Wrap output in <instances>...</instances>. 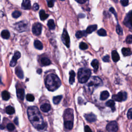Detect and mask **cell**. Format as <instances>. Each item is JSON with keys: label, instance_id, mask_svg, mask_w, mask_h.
Here are the masks:
<instances>
[{"label": "cell", "instance_id": "obj_25", "mask_svg": "<svg viewBox=\"0 0 132 132\" xmlns=\"http://www.w3.org/2000/svg\"><path fill=\"white\" fill-rule=\"evenodd\" d=\"M41 63L42 65L44 66L50 65L51 63L50 59L46 57H43L42 58H41Z\"/></svg>", "mask_w": 132, "mask_h": 132}, {"label": "cell", "instance_id": "obj_33", "mask_svg": "<svg viewBox=\"0 0 132 132\" xmlns=\"http://www.w3.org/2000/svg\"><path fill=\"white\" fill-rule=\"evenodd\" d=\"M48 26L49 28V29L51 30H53L55 29V23H54V20L52 19L49 20V21L48 22Z\"/></svg>", "mask_w": 132, "mask_h": 132}, {"label": "cell", "instance_id": "obj_50", "mask_svg": "<svg viewBox=\"0 0 132 132\" xmlns=\"http://www.w3.org/2000/svg\"><path fill=\"white\" fill-rule=\"evenodd\" d=\"M14 122L15 123V124L18 125V118H15V119L14 120Z\"/></svg>", "mask_w": 132, "mask_h": 132}, {"label": "cell", "instance_id": "obj_48", "mask_svg": "<svg viewBox=\"0 0 132 132\" xmlns=\"http://www.w3.org/2000/svg\"><path fill=\"white\" fill-rule=\"evenodd\" d=\"M84 130H85V132H92V131L91 130V129H90V128H89V126H88V125L85 126Z\"/></svg>", "mask_w": 132, "mask_h": 132}, {"label": "cell", "instance_id": "obj_32", "mask_svg": "<svg viewBox=\"0 0 132 132\" xmlns=\"http://www.w3.org/2000/svg\"><path fill=\"white\" fill-rule=\"evenodd\" d=\"M2 97L4 100L7 101L10 99V94L8 91H4L2 93Z\"/></svg>", "mask_w": 132, "mask_h": 132}, {"label": "cell", "instance_id": "obj_36", "mask_svg": "<svg viewBox=\"0 0 132 132\" xmlns=\"http://www.w3.org/2000/svg\"><path fill=\"white\" fill-rule=\"evenodd\" d=\"M21 15V12L18 11V10H15V11L13 12L12 14V16L14 18H19V17H20Z\"/></svg>", "mask_w": 132, "mask_h": 132}, {"label": "cell", "instance_id": "obj_29", "mask_svg": "<svg viewBox=\"0 0 132 132\" xmlns=\"http://www.w3.org/2000/svg\"><path fill=\"white\" fill-rule=\"evenodd\" d=\"M34 46L35 47L38 49V50H42L43 49V45L39 40H35L34 42Z\"/></svg>", "mask_w": 132, "mask_h": 132}, {"label": "cell", "instance_id": "obj_14", "mask_svg": "<svg viewBox=\"0 0 132 132\" xmlns=\"http://www.w3.org/2000/svg\"><path fill=\"white\" fill-rule=\"evenodd\" d=\"M22 8L25 10L30 9L31 8V4L30 0H23L22 3Z\"/></svg>", "mask_w": 132, "mask_h": 132}, {"label": "cell", "instance_id": "obj_37", "mask_svg": "<svg viewBox=\"0 0 132 132\" xmlns=\"http://www.w3.org/2000/svg\"><path fill=\"white\" fill-rule=\"evenodd\" d=\"M116 32H117L118 35H123V30L122 29V28H121V27L119 24H118L117 25V26H116Z\"/></svg>", "mask_w": 132, "mask_h": 132}, {"label": "cell", "instance_id": "obj_54", "mask_svg": "<svg viewBox=\"0 0 132 132\" xmlns=\"http://www.w3.org/2000/svg\"><path fill=\"white\" fill-rule=\"evenodd\" d=\"M60 1H64V0H60Z\"/></svg>", "mask_w": 132, "mask_h": 132}, {"label": "cell", "instance_id": "obj_42", "mask_svg": "<svg viewBox=\"0 0 132 132\" xmlns=\"http://www.w3.org/2000/svg\"><path fill=\"white\" fill-rule=\"evenodd\" d=\"M126 42L128 44H131L132 42V36L131 35H128L126 39Z\"/></svg>", "mask_w": 132, "mask_h": 132}, {"label": "cell", "instance_id": "obj_22", "mask_svg": "<svg viewBox=\"0 0 132 132\" xmlns=\"http://www.w3.org/2000/svg\"><path fill=\"white\" fill-rule=\"evenodd\" d=\"M70 78H69V83L71 85L73 84L75 82V73L74 71L71 70L70 72Z\"/></svg>", "mask_w": 132, "mask_h": 132}, {"label": "cell", "instance_id": "obj_9", "mask_svg": "<svg viewBox=\"0 0 132 132\" xmlns=\"http://www.w3.org/2000/svg\"><path fill=\"white\" fill-rule=\"evenodd\" d=\"M61 39L63 43L64 44V45L67 46L68 48H69L70 40V38L68 34L65 29L63 31V34H62L61 36Z\"/></svg>", "mask_w": 132, "mask_h": 132}, {"label": "cell", "instance_id": "obj_39", "mask_svg": "<svg viewBox=\"0 0 132 132\" xmlns=\"http://www.w3.org/2000/svg\"><path fill=\"white\" fill-rule=\"evenodd\" d=\"M7 128L9 131H13L15 130V126L12 123H9L7 125Z\"/></svg>", "mask_w": 132, "mask_h": 132}, {"label": "cell", "instance_id": "obj_2", "mask_svg": "<svg viewBox=\"0 0 132 132\" xmlns=\"http://www.w3.org/2000/svg\"><path fill=\"white\" fill-rule=\"evenodd\" d=\"M45 84L46 88L50 91H53L60 86L61 81L56 75L51 74L46 77Z\"/></svg>", "mask_w": 132, "mask_h": 132}, {"label": "cell", "instance_id": "obj_21", "mask_svg": "<svg viewBox=\"0 0 132 132\" xmlns=\"http://www.w3.org/2000/svg\"><path fill=\"white\" fill-rule=\"evenodd\" d=\"M39 16H40V20L42 21H44L48 18L49 15L46 14L44 10H41L39 12Z\"/></svg>", "mask_w": 132, "mask_h": 132}, {"label": "cell", "instance_id": "obj_12", "mask_svg": "<svg viewBox=\"0 0 132 132\" xmlns=\"http://www.w3.org/2000/svg\"><path fill=\"white\" fill-rule=\"evenodd\" d=\"M131 11H130L127 15H126L123 21V23L125 24L126 26L128 27L130 30L132 29V25L131 22Z\"/></svg>", "mask_w": 132, "mask_h": 132}, {"label": "cell", "instance_id": "obj_41", "mask_svg": "<svg viewBox=\"0 0 132 132\" xmlns=\"http://www.w3.org/2000/svg\"><path fill=\"white\" fill-rule=\"evenodd\" d=\"M46 1H47L48 5L49 7H53L55 0H46Z\"/></svg>", "mask_w": 132, "mask_h": 132}, {"label": "cell", "instance_id": "obj_7", "mask_svg": "<svg viewBox=\"0 0 132 132\" xmlns=\"http://www.w3.org/2000/svg\"><path fill=\"white\" fill-rule=\"evenodd\" d=\"M106 130L109 132H117L118 130V123L116 121H112L107 124Z\"/></svg>", "mask_w": 132, "mask_h": 132}, {"label": "cell", "instance_id": "obj_10", "mask_svg": "<svg viewBox=\"0 0 132 132\" xmlns=\"http://www.w3.org/2000/svg\"><path fill=\"white\" fill-rule=\"evenodd\" d=\"M64 121H72L73 120V110L71 109H67L64 114Z\"/></svg>", "mask_w": 132, "mask_h": 132}, {"label": "cell", "instance_id": "obj_3", "mask_svg": "<svg viewBox=\"0 0 132 132\" xmlns=\"http://www.w3.org/2000/svg\"><path fill=\"white\" fill-rule=\"evenodd\" d=\"M102 85V81L101 79L97 76H92L87 82V84L85 86V90L91 94L95 88L101 86Z\"/></svg>", "mask_w": 132, "mask_h": 132}, {"label": "cell", "instance_id": "obj_44", "mask_svg": "<svg viewBox=\"0 0 132 132\" xmlns=\"http://www.w3.org/2000/svg\"><path fill=\"white\" fill-rule=\"evenodd\" d=\"M132 108H130V109L128 110V119H131L132 118Z\"/></svg>", "mask_w": 132, "mask_h": 132}, {"label": "cell", "instance_id": "obj_27", "mask_svg": "<svg viewBox=\"0 0 132 132\" xmlns=\"http://www.w3.org/2000/svg\"><path fill=\"white\" fill-rule=\"evenodd\" d=\"M1 36L2 37L5 39H7L10 37V33L8 30H3L1 32Z\"/></svg>", "mask_w": 132, "mask_h": 132}, {"label": "cell", "instance_id": "obj_5", "mask_svg": "<svg viewBox=\"0 0 132 132\" xmlns=\"http://www.w3.org/2000/svg\"><path fill=\"white\" fill-rule=\"evenodd\" d=\"M15 28L19 32H26L29 29V25L27 22L25 21H22L19 22L15 23Z\"/></svg>", "mask_w": 132, "mask_h": 132}, {"label": "cell", "instance_id": "obj_20", "mask_svg": "<svg viewBox=\"0 0 132 132\" xmlns=\"http://www.w3.org/2000/svg\"><path fill=\"white\" fill-rule=\"evenodd\" d=\"M64 127L68 130H71L73 128V123L72 121H64Z\"/></svg>", "mask_w": 132, "mask_h": 132}, {"label": "cell", "instance_id": "obj_31", "mask_svg": "<svg viewBox=\"0 0 132 132\" xmlns=\"http://www.w3.org/2000/svg\"><path fill=\"white\" fill-rule=\"evenodd\" d=\"M15 112L14 108L11 106H8L6 108V113L8 115H12Z\"/></svg>", "mask_w": 132, "mask_h": 132}, {"label": "cell", "instance_id": "obj_40", "mask_svg": "<svg viewBox=\"0 0 132 132\" xmlns=\"http://www.w3.org/2000/svg\"><path fill=\"white\" fill-rule=\"evenodd\" d=\"M26 100L28 101L32 102V101H34L35 98L32 94H28L26 95Z\"/></svg>", "mask_w": 132, "mask_h": 132}, {"label": "cell", "instance_id": "obj_16", "mask_svg": "<svg viewBox=\"0 0 132 132\" xmlns=\"http://www.w3.org/2000/svg\"><path fill=\"white\" fill-rule=\"evenodd\" d=\"M24 90L23 89H18L17 90V95L19 99L23 100L24 98Z\"/></svg>", "mask_w": 132, "mask_h": 132}, {"label": "cell", "instance_id": "obj_4", "mask_svg": "<svg viewBox=\"0 0 132 132\" xmlns=\"http://www.w3.org/2000/svg\"><path fill=\"white\" fill-rule=\"evenodd\" d=\"M91 72L90 70L85 68L80 69L78 71V79L80 83H85L88 80Z\"/></svg>", "mask_w": 132, "mask_h": 132}, {"label": "cell", "instance_id": "obj_13", "mask_svg": "<svg viewBox=\"0 0 132 132\" xmlns=\"http://www.w3.org/2000/svg\"><path fill=\"white\" fill-rule=\"evenodd\" d=\"M85 118L89 122H94L97 120V117L94 113H88L85 115Z\"/></svg>", "mask_w": 132, "mask_h": 132}, {"label": "cell", "instance_id": "obj_15", "mask_svg": "<svg viewBox=\"0 0 132 132\" xmlns=\"http://www.w3.org/2000/svg\"><path fill=\"white\" fill-rule=\"evenodd\" d=\"M15 74H16L17 76L19 77V79H23V77H24V74H23L22 70L20 67H17L15 69Z\"/></svg>", "mask_w": 132, "mask_h": 132}, {"label": "cell", "instance_id": "obj_45", "mask_svg": "<svg viewBox=\"0 0 132 132\" xmlns=\"http://www.w3.org/2000/svg\"><path fill=\"white\" fill-rule=\"evenodd\" d=\"M103 61L106 62V63L109 62V56L108 55L105 56L103 58Z\"/></svg>", "mask_w": 132, "mask_h": 132}, {"label": "cell", "instance_id": "obj_6", "mask_svg": "<svg viewBox=\"0 0 132 132\" xmlns=\"http://www.w3.org/2000/svg\"><path fill=\"white\" fill-rule=\"evenodd\" d=\"M113 99L117 102H121L127 99V94L125 92H120L117 94H114L112 97Z\"/></svg>", "mask_w": 132, "mask_h": 132}, {"label": "cell", "instance_id": "obj_26", "mask_svg": "<svg viewBox=\"0 0 132 132\" xmlns=\"http://www.w3.org/2000/svg\"><path fill=\"white\" fill-rule=\"evenodd\" d=\"M76 37L78 39L81 38L84 36H87V33L86 31L85 30H79L78 32H77L76 33Z\"/></svg>", "mask_w": 132, "mask_h": 132}, {"label": "cell", "instance_id": "obj_34", "mask_svg": "<svg viewBox=\"0 0 132 132\" xmlns=\"http://www.w3.org/2000/svg\"><path fill=\"white\" fill-rule=\"evenodd\" d=\"M63 98V96L62 95H58V96H56L55 97L53 98V103L55 104H58L59 103V102H60L61 100Z\"/></svg>", "mask_w": 132, "mask_h": 132}, {"label": "cell", "instance_id": "obj_47", "mask_svg": "<svg viewBox=\"0 0 132 132\" xmlns=\"http://www.w3.org/2000/svg\"><path fill=\"white\" fill-rule=\"evenodd\" d=\"M39 5L37 3H35L33 5V9L35 10V11H37L39 9Z\"/></svg>", "mask_w": 132, "mask_h": 132}, {"label": "cell", "instance_id": "obj_53", "mask_svg": "<svg viewBox=\"0 0 132 132\" xmlns=\"http://www.w3.org/2000/svg\"><path fill=\"white\" fill-rule=\"evenodd\" d=\"M0 120H1V116H0Z\"/></svg>", "mask_w": 132, "mask_h": 132}, {"label": "cell", "instance_id": "obj_23", "mask_svg": "<svg viewBox=\"0 0 132 132\" xmlns=\"http://www.w3.org/2000/svg\"><path fill=\"white\" fill-rule=\"evenodd\" d=\"M109 97V94L107 91H104L102 92L100 95V99L104 101L106 100L107 98Z\"/></svg>", "mask_w": 132, "mask_h": 132}, {"label": "cell", "instance_id": "obj_43", "mask_svg": "<svg viewBox=\"0 0 132 132\" xmlns=\"http://www.w3.org/2000/svg\"><path fill=\"white\" fill-rule=\"evenodd\" d=\"M121 3L123 6H128V0H120Z\"/></svg>", "mask_w": 132, "mask_h": 132}, {"label": "cell", "instance_id": "obj_38", "mask_svg": "<svg viewBox=\"0 0 132 132\" xmlns=\"http://www.w3.org/2000/svg\"><path fill=\"white\" fill-rule=\"evenodd\" d=\"M88 45H87L86 43H85V42H81L80 43L79 45V48L81 49V50H86V49H88Z\"/></svg>", "mask_w": 132, "mask_h": 132}, {"label": "cell", "instance_id": "obj_8", "mask_svg": "<svg viewBox=\"0 0 132 132\" xmlns=\"http://www.w3.org/2000/svg\"><path fill=\"white\" fill-rule=\"evenodd\" d=\"M42 31V25L39 23H36L33 26L32 32L36 36H39L41 34Z\"/></svg>", "mask_w": 132, "mask_h": 132}, {"label": "cell", "instance_id": "obj_46", "mask_svg": "<svg viewBox=\"0 0 132 132\" xmlns=\"http://www.w3.org/2000/svg\"><path fill=\"white\" fill-rule=\"evenodd\" d=\"M109 11H110V12H112L113 14L115 15L116 18H117V14H116V11H115V10L114 9V8H113V7H111V8H110V9H109Z\"/></svg>", "mask_w": 132, "mask_h": 132}, {"label": "cell", "instance_id": "obj_18", "mask_svg": "<svg viewBox=\"0 0 132 132\" xmlns=\"http://www.w3.org/2000/svg\"><path fill=\"white\" fill-rule=\"evenodd\" d=\"M112 59L114 62H117L120 60V56L116 51H113L112 53Z\"/></svg>", "mask_w": 132, "mask_h": 132}, {"label": "cell", "instance_id": "obj_51", "mask_svg": "<svg viewBox=\"0 0 132 132\" xmlns=\"http://www.w3.org/2000/svg\"><path fill=\"white\" fill-rule=\"evenodd\" d=\"M41 72H42V70H41V69H39V70H38L37 71V72L38 73H39V74H40L41 73Z\"/></svg>", "mask_w": 132, "mask_h": 132}, {"label": "cell", "instance_id": "obj_28", "mask_svg": "<svg viewBox=\"0 0 132 132\" xmlns=\"http://www.w3.org/2000/svg\"><path fill=\"white\" fill-rule=\"evenodd\" d=\"M122 53L124 56H130L131 54V51L130 49L124 48L122 49Z\"/></svg>", "mask_w": 132, "mask_h": 132}, {"label": "cell", "instance_id": "obj_17", "mask_svg": "<svg viewBox=\"0 0 132 132\" xmlns=\"http://www.w3.org/2000/svg\"><path fill=\"white\" fill-rule=\"evenodd\" d=\"M51 105L48 103L43 104L40 106V109L44 113H47L51 109Z\"/></svg>", "mask_w": 132, "mask_h": 132}, {"label": "cell", "instance_id": "obj_11", "mask_svg": "<svg viewBox=\"0 0 132 132\" xmlns=\"http://www.w3.org/2000/svg\"><path fill=\"white\" fill-rule=\"evenodd\" d=\"M20 57H21V54L19 52H18V51L15 52V53L14 56H13V57L11 59V61H10V66L12 67H15V64H17V60L18 59L20 58Z\"/></svg>", "mask_w": 132, "mask_h": 132}, {"label": "cell", "instance_id": "obj_30", "mask_svg": "<svg viewBox=\"0 0 132 132\" xmlns=\"http://www.w3.org/2000/svg\"><path fill=\"white\" fill-rule=\"evenodd\" d=\"M91 64L93 68H94V71L96 72L98 70V68H99V61L97 59H94L91 62Z\"/></svg>", "mask_w": 132, "mask_h": 132}, {"label": "cell", "instance_id": "obj_49", "mask_svg": "<svg viewBox=\"0 0 132 132\" xmlns=\"http://www.w3.org/2000/svg\"><path fill=\"white\" fill-rule=\"evenodd\" d=\"M75 1L79 4H84L85 2H87V0H75Z\"/></svg>", "mask_w": 132, "mask_h": 132}, {"label": "cell", "instance_id": "obj_1", "mask_svg": "<svg viewBox=\"0 0 132 132\" xmlns=\"http://www.w3.org/2000/svg\"><path fill=\"white\" fill-rule=\"evenodd\" d=\"M27 115L30 123L38 130H43L46 127V123L43 122L42 116L38 108L35 106L30 107L27 109Z\"/></svg>", "mask_w": 132, "mask_h": 132}, {"label": "cell", "instance_id": "obj_24", "mask_svg": "<svg viewBox=\"0 0 132 132\" xmlns=\"http://www.w3.org/2000/svg\"><path fill=\"white\" fill-rule=\"evenodd\" d=\"M106 105L107 106L112 108L113 112H114L115 110V103L113 100H110L109 101H108L106 103Z\"/></svg>", "mask_w": 132, "mask_h": 132}, {"label": "cell", "instance_id": "obj_35", "mask_svg": "<svg viewBox=\"0 0 132 132\" xmlns=\"http://www.w3.org/2000/svg\"><path fill=\"white\" fill-rule=\"evenodd\" d=\"M98 34L100 36H106L107 35V33L106 30L103 28H101L98 31Z\"/></svg>", "mask_w": 132, "mask_h": 132}, {"label": "cell", "instance_id": "obj_19", "mask_svg": "<svg viewBox=\"0 0 132 132\" xmlns=\"http://www.w3.org/2000/svg\"><path fill=\"white\" fill-rule=\"evenodd\" d=\"M97 25H90L86 29V32L87 34H91L93 32H94V30H96L97 29Z\"/></svg>", "mask_w": 132, "mask_h": 132}, {"label": "cell", "instance_id": "obj_52", "mask_svg": "<svg viewBox=\"0 0 132 132\" xmlns=\"http://www.w3.org/2000/svg\"><path fill=\"white\" fill-rule=\"evenodd\" d=\"M113 1L116 3H118V0H113Z\"/></svg>", "mask_w": 132, "mask_h": 132}]
</instances>
